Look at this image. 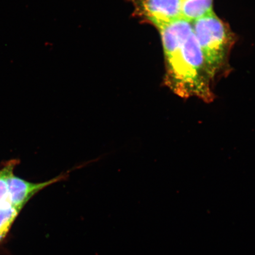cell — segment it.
<instances>
[{
  "mask_svg": "<svg viewBox=\"0 0 255 255\" xmlns=\"http://www.w3.org/2000/svg\"><path fill=\"white\" fill-rule=\"evenodd\" d=\"M137 15L156 28L181 18L183 0H129Z\"/></svg>",
  "mask_w": 255,
  "mask_h": 255,
  "instance_id": "obj_3",
  "label": "cell"
},
{
  "mask_svg": "<svg viewBox=\"0 0 255 255\" xmlns=\"http://www.w3.org/2000/svg\"><path fill=\"white\" fill-rule=\"evenodd\" d=\"M70 171L62 173L52 180L40 183H33L15 176L13 173L9 175L7 179L8 199L11 205L21 210L25 204L34 194L44 188L54 183L65 181L68 178Z\"/></svg>",
  "mask_w": 255,
  "mask_h": 255,
  "instance_id": "obj_4",
  "label": "cell"
},
{
  "mask_svg": "<svg viewBox=\"0 0 255 255\" xmlns=\"http://www.w3.org/2000/svg\"><path fill=\"white\" fill-rule=\"evenodd\" d=\"M14 162H9L0 170V203L8 200L7 179L9 175L13 173Z\"/></svg>",
  "mask_w": 255,
  "mask_h": 255,
  "instance_id": "obj_7",
  "label": "cell"
},
{
  "mask_svg": "<svg viewBox=\"0 0 255 255\" xmlns=\"http://www.w3.org/2000/svg\"><path fill=\"white\" fill-rule=\"evenodd\" d=\"M20 211L11 205L9 199L0 203V241L7 235Z\"/></svg>",
  "mask_w": 255,
  "mask_h": 255,
  "instance_id": "obj_6",
  "label": "cell"
},
{
  "mask_svg": "<svg viewBox=\"0 0 255 255\" xmlns=\"http://www.w3.org/2000/svg\"><path fill=\"white\" fill-rule=\"evenodd\" d=\"M213 13V0H183L181 18L191 23Z\"/></svg>",
  "mask_w": 255,
  "mask_h": 255,
  "instance_id": "obj_5",
  "label": "cell"
},
{
  "mask_svg": "<svg viewBox=\"0 0 255 255\" xmlns=\"http://www.w3.org/2000/svg\"><path fill=\"white\" fill-rule=\"evenodd\" d=\"M191 24L207 69L213 78L227 56L232 43L231 34L226 24L214 13Z\"/></svg>",
  "mask_w": 255,
  "mask_h": 255,
  "instance_id": "obj_2",
  "label": "cell"
},
{
  "mask_svg": "<svg viewBox=\"0 0 255 255\" xmlns=\"http://www.w3.org/2000/svg\"><path fill=\"white\" fill-rule=\"evenodd\" d=\"M166 62L165 84L184 99L197 97L206 103L214 100L210 76L192 24L183 18L157 28Z\"/></svg>",
  "mask_w": 255,
  "mask_h": 255,
  "instance_id": "obj_1",
  "label": "cell"
}]
</instances>
